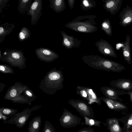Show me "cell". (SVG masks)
Returning a JSON list of instances; mask_svg holds the SVG:
<instances>
[{"label":"cell","instance_id":"35","mask_svg":"<svg viewBox=\"0 0 132 132\" xmlns=\"http://www.w3.org/2000/svg\"><path fill=\"white\" fill-rule=\"evenodd\" d=\"M4 31V29L2 27H0V34H1Z\"/></svg>","mask_w":132,"mask_h":132},{"label":"cell","instance_id":"21","mask_svg":"<svg viewBox=\"0 0 132 132\" xmlns=\"http://www.w3.org/2000/svg\"><path fill=\"white\" fill-rule=\"evenodd\" d=\"M116 3L114 0H108L104 4V6L107 10L111 11L116 6Z\"/></svg>","mask_w":132,"mask_h":132},{"label":"cell","instance_id":"32","mask_svg":"<svg viewBox=\"0 0 132 132\" xmlns=\"http://www.w3.org/2000/svg\"><path fill=\"white\" fill-rule=\"evenodd\" d=\"M20 37L21 39H24L25 37V35L22 32H21L19 34Z\"/></svg>","mask_w":132,"mask_h":132},{"label":"cell","instance_id":"3","mask_svg":"<svg viewBox=\"0 0 132 132\" xmlns=\"http://www.w3.org/2000/svg\"><path fill=\"white\" fill-rule=\"evenodd\" d=\"M76 94L89 104L96 103L100 105L102 103L100 97H98L92 88L88 87L78 86L76 88Z\"/></svg>","mask_w":132,"mask_h":132},{"label":"cell","instance_id":"30","mask_svg":"<svg viewBox=\"0 0 132 132\" xmlns=\"http://www.w3.org/2000/svg\"><path fill=\"white\" fill-rule=\"evenodd\" d=\"M12 57L15 59H18L19 57V55L17 53H14L12 54Z\"/></svg>","mask_w":132,"mask_h":132},{"label":"cell","instance_id":"19","mask_svg":"<svg viewBox=\"0 0 132 132\" xmlns=\"http://www.w3.org/2000/svg\"><path fill=\"white\" fill-rule=\"evenodd\" d=\"M85 120V122H82L81 125H86L89 126H94L100 127L102 122L95 119L89 118L84 116H82Z\"/></svg>","mask_w":132,"mask_h":132},{"label":"cell","instance_id":"12","mask_svg":"<svg viewBox=\"0 0 132 132\" xmlns=\"http://www.w3.org/2000/svg\"><path fill=\"white\" fill-rule=\"evenodd\" d=\"M130 36L127 35L126 37V39L123 44L122 49V54L125 61L129 65L132 63L131 48L130 46Z\"/></svg>","mask_w":132,"mask_h":132},{"label":"cell","instance_id":"17","mask_svg":"<svg viewBox=\"0 0 132 132\" xmlns=\"http://www.w3.org/2000/svg\"><path fill=\"white\" fill-rule=\"evenodd\" d=\"M80 5L82 10L87 11L95 7L96 2L94 0H82Z\"/></svg>","mask_w":132,"mask_h":132},{"label":"cell","instance_id":"34","mask_svg":"<svg viewBox=\"0 0 132 132\" xmlns=\"http://www.w3.org/2000/svg\"><path fill=\"white\" fill-rule=\"evenodd\" d=\"M0 70L1 71L2 70L4 71L5 70L4 67L2 65H1L0 66Z\"/></svg>","mask_w":132,"mask_h":132},{"label":"cell","instance_id":"10","mask_svg":"<svg viewBox=\"0 0 132 132\" xmlns=\"http://www.w3.org/2000/svg\"><path fill=\"white\" fill-rule=\"evenodd\" d=\"M100 98L101 100L111 110L120 111L127 110L128 109L126 105L119 101L111 99L106 96L101 97Z\"/></svg>","mask_w":132,"mask_h":132},{"label":"cell","instance_id":"1","mask_svg":"<svg viewBox=\"0 0 132 132\" xmlns=\"http://www.w3.org/2000/svg\"><path fill=\"white\" fill-rule=\"evenodd\" d=\"M82 60L89 67L97 70L119 72L126 69V68L120 64L98 55L83 56Z\"/></svg>","mask_w":132,"mask_h":132},{"label":"cell","instance_id":"9","mask_svg":"<svg viewBox=\"0 0 132 132\" xmlns=\"http://www.w3.org/2000/svg\"><path fill=\"white\" fill-rule=\"evenodd\" d=\"M110 84L112 87L117 89L128 92L132 91V81L130 79H119L112 80Z\"/></svg>","mask_w":132,"mask_h":132},{"label":"cell","instance_id":"26","mask_svg":"<svg viewBox=\"0 0 132 132\" xmlns=\"http://www.w3.org/2000/svg\"><path fill=\"white\" fill-rule=\"evenodd\" d=\"M16 93V90L15 89H12L10 92V95L12 97H14L15 96Z\"/></svg>","mask_w":132,"mask_h":132},{"label":"cell","instance_id":"16","mask_svg":"<svg viewBox=\"0 0 132 132\" xmlns=\"http://www.w3.org/2000/svg\"><path fill=\"white\" fill-rule=\"evenodd\" d=\"M34 0H19L17 10L20 13L24 14L29 9Z\"/></svg>","mask_w":132,"mask_h":132},{"label":"cell","instance_id":"27","mask_svg":"<svg viewBox=\"0 0 132 132\" xmlns=\"http://www.w3.org/2000/svg\"><path fill=\"white\" fill-rule=\"evenodd\" d=\"M26 118L25 117H23L20 118L19 119V122L20 123H23L25 121Z\"/></svg>","mask_w":132,"mask_h":132},{"label":"cell","instance_id":"7","mask_svg":"<svg viewBox=\"0 0 132 132\" xmlns=\"http://www.w3.org/2000/svg\"><path fill=\"white\" fill-rule=\"evenodd\" d=\"M95 45L98 51L105 56L116 58L117 57L114 49L109 43L106 40L101 39L96 42Z\"/></svg>","mask_w":132,"mask_h":132},{"label":"cell","instance_id":"11","mask_svg":"<svg viewBox=\"0 0 132 132\" xmlns=\"http://www.w3.org/2000/svg\"><path fill=\"white\" fill-rule=\"evenodd\" d=\"M100 90L105 96L109 98L120 102L123 101L119 96L118 89L112 87L104 86L101 87Z\"/></svg>","mask_w":132,"mask_h":132},{"label":"cell","instance_id":"25","mask_svg":"<svg viewBox=\"0 0 132 132\" xmlns=\"http://www.w3.org/2000/svg\"><path fill=\"white\" fill-rule=\"evenodd\" d=\"M69 7L71 9H72L74 6L75 3V0H68Z\"/></svg>","mask_w":132,"mask_h":132},{"label":"cell","instance_id":"22","mask_svg":"<svg viewBox=\"0 0 132 132\" xmlns=\"http://www.w3.org/2000/svg\"><path fill=\"white\" fill-rule=\"evenodd\" d=\"M118 90L119 96L122 95L123 94H128L129 96L130 102L132 103V91H126Z\"/></svg>","mask_w":132,"mask_h":132},{"label":"cell","instance_id":"5","mask_svg":"<svg viewBox=\"0 0 132 132\" xmlns=\"http://www.w3.org/2000/svg\"><path fill=\"white\" fill-rule=\"evenodd\" d=\"M61 125L64 128L73 127L79 125L81 119L64 108L62 114L59 119Z\"/></svg>","mask_w":132,"mask_h":132},{"label":"cell","instance_id":"14","mask_svg":"<svg viewBox=\"0 0 132 132\" xmlns=\"http://www.w3.org/2000/svg\"><path fill=\"white\" fill-rule=\"evenodd\" d=\"M118 119L123 124L122 132H132V112Z\"/></svg>","mask_w":132,"mask_h":132},{"label":"cell","instance_id":"31","mask_svg":"<svg viewBox=\"0 0 132 132\" xmlns=\"http://www.w3.org/2000/svg\"><path fill=\"white\" fill-rule=\"evenodd\" d=\"M43 52L44 54L46 55H49L51 53L50 51L47 50H44Z\"/></svg>","mask_w":132,"mask_h":132},{"label":"cell","instance_id":"23","mask_svg":"<svg viewBox=\"0 0 132 132\" xmlns=\"http://www.w3.org/2000/svg\"><path fill=\"white\" fill-rule=\"evenodd\" d=\"M10 0H0V13L2 12V10L6 4Z\"/></svg>","mask_w":132,"mask_h":132},{"label":"cell","instance_id":"4","mask_svg":"<svg viewBox=\"0 0 132 132\" xmlns=\"http://www.w3.org/2000/svg\"><path fill=\"white\" fill-rule=\"evenodd\" d=\"M68 103L82 116L95 119L93 109L86 102L79 99H71L69 100Z\"/></svg>","mask_w":132,"mask_h":132},{"label":"cell","instance_id":"18","mask_svg":"<svg viewBox=\"0 0 132 132\" xmlns=\"http://www.w3.org/2000/svg\"><path fill=\"white\" fill-rule=\"evenodd\" d=\"M101 29L108 36H111L112 34V30L109 21L104 20L101 24Z\"/></svg>","mask_w":132,"mask_h":132},{"label":"cell","instance_id":"28","mask_svg":"<svg viewBox=\"0 0 132 132\" xmlns=\"http://www.w3.org/2000/svg\"><path fill=\"white\" fill-rule=\"evenodd\" d=\"M3 113L5 114H8L11 112V111L9 109H5L3 111Z\"/></svg>","mask_w":132,"mask_h":132},{"label":"cell","instance_id":"37","mask_svg":"<svg viewBox=\"0 0 132 132\" xmlns=\"http://www.w3.org/2000/svg\"><path fill=\"white\" fill-rule=\"evenodd\" d=\"M6 53H5V54Z\"/></svg>","mask_w":132,"mask_h":132},{"label":"cell","instance_id":"6","mask_svg":"<svg viewBox=\"0 0 132 132\" xmlns=\"http://www.w3.org/2000/svg\"><path fill=\"white\" fill-rule=\"evenodd\" d=\"M42 0H34L26 14L30 16L31 20L33 23L37 22L42 14Z\"/></svg>","mask_w":132,"mask_h":132},{"label":"cell","instance_id":"15","mask_svg":"<svg viewBox=\"0 0 132 132\" xmlns=\"http://www.w3.org/2000/svg\"><path fill=\"white\" fill-rule=\"evenodd\" d=\"M51 8L55 12L60 13L66 8L65 0H49Z\"/></svg>","mask_w":132,"mask_h":132},{"label":"cell","instance_id":"13","mask_svg":"<svg viewBox=\"0 0 132 132\" xmlns=\"http://www.w3.org/2000/svg\"><path fill=\"white\" fill-rule=\"evenodd\" d=\"M105 125L107 129L110 132H122V128L119 123L118 118H109L106 120Z\"/></svg>","mask_w":132,"mask_h":132},{"label":"cell","instance_id":"2","mask_svg":"<svg viewBox=\"0 0 132 132\" xmlns=\"http://www.w3.org/2000/svg\"><path fill=\"white\" fill-rule=\"evenodd\" d=\"M96 16L88 15L78 16L69 22L65 27L72 30L84 33H92L97 30V27L94 19Z\"/></svg>","mask_w":132,"mask_h":132},{"label":"cell","instance_id":"24","mask_svg":"<svg viewBox=\"0 0 132 132\" xmlns=\"http://www.w3.org/2000/svg\"><path fill=\"white\" fill-rule=\"evenodd\" d=\"M95 131L93 128L90 127L84 128L79 130L78 132H94Z\"/></svg>","mask_w":132,"mask_h":132},{"label":"cell","instance_id":"29","mask_svg":"<svg viewBox=\"0 0 132 132\" xmlns=\"http://www.w3.org/2000/svg\"><path fill=\"white\" fill-rule=\"evenodd\" d=\"M39 126V124L38 122L35 121V122L33 124V127L35 129L37 128Z\"/></svg>","mask_w":132,"mask_h":132},{"label":"cell","instance_id":"20","mask_svg":"<svg viewBox=\"0 0 132 132\" xmlns=\"http://www.w3.org/2000/svg\"><path fill=\"white\" fill-rule=\"evenodd\" d=\"M132 22V11H129L125 14L120 24L121 26L125 27Z\"/></svg>","mask_w":132,"mask_h":132},{"label":"cell","instance_id":"36","mask_svg":"<svg viewBox=\"0 0 132 132\" xmlns=\"http://www.w3.org/2000/svg\"><path fill=\"white\" fill-rule=\"evenodd\" d=\"M51 131H50V130H46V131H45V132H51Z\"/></svg>","mask_w":132,"mask_h":132},{"label":"cell","instance_id":"8","mask_svg":"<svg viewBox=\"0 0 132 132\" xmlns=\"http://www.w3.org/2000/svg\"><path fill=\"white\" fill-rule=\"evenodd\" d=\"M62 37V45L67 49L79 47L81 41L78 38L67 34L65 32L61 31Z\"/></svg>","mask_w":132,"mask_h":132},{"label":"cell","instance_id":"33","mask_svg":"<svg viewBox=\"0 0 132 132\" xmlns=\"http://www.w3.org/2000/svg\"><path fill=\"white\" fill-rule=\"evenodd\" d=\"M26 94L29 96H32V95L31 93L28 91H27L26 92Z\"/></svg>","mask_w":132,"mask_h":132}]
</instances>
